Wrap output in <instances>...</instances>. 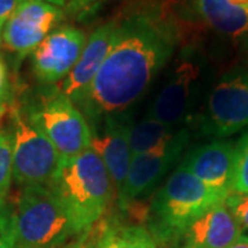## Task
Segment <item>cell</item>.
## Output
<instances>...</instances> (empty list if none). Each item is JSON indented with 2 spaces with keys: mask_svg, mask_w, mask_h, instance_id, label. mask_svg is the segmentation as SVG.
<instances>
[{
  "mask_svg": "<svg viewBox=\"0 0 248 248\" xmlns=\"http://www.w3.org/2000/svg\"><path fill=\"white\" fill-rule=\"evenodd\" d=\"M177 32L166 19L140 13L119 22L115 42L79 105L93 123L123 113L149 89L175 50Z\"/></svg>",
  "mask_w": 248,
  "mask_h": 248,
  "instance_id": "obj_1",
  "label": "cell"
},
{
  "mask_svg": "<svg viewBox=\"0 0 248 248\" xmlns=\"http://www.w3.org/2000/svg\"><path fill=\"white\" fill-rule=\"evenodd\" d=\"M112 178L93 148L63 160L53 187L68 207L80 233L95 228L112 197Z\"/></svg>",
  "mask_w": 248,
  "mask_h": 248,
  "instance_id": "obj_2",
  "label": "cell"
},
{
  "mask_svg": "<svg viewBox=\"0 0 248 248\" xmlns=\"http://www.w3.org/2000/svg\"><path fill=\"white\" fill-rule=\"evenodd\" d=\"M16 225L17 248H57L84 234L53 185L22 186Z\"/></svg>",
  "mask_w": 248,
  "mask_h": 248,
  "instance_id": "obj_3",
  "label": "cell"
},
{
  "mask_svg": "<svg viewBox=\"0 0 248 248\" xmlns=\"http://www.w3.org/2000/svg\"><path fill=\"white\" fill-rule=\"evenodd\" d=\"M225 197L204 185L182 164L156 193L151 205V225L155 236L174 241L200 215Z\"/></svg>",
  "mask_w": 248,
  "mask_h": 248,
  "instance_id": "obj_4",
  "label": "cell"
},
{
  "mask_svg": "<svg viewBox=\"0 0 248 248\" xmlns=\"http://www.w3.org/2000/svg\"><path fill=\"white\" fill-rule=\"evenodd\" d=\"M21 108L63 160L73 159L91 148L93 133L86 117L58 87L36 91Z\"/></svg>",
  "mask_w": 248,
  "mask_h": 248,
  "instance_id": "obj_5",
  "label": "cell"
},
{
  "mask_svg": "<svg viewBox=\"0 0 248 248\" xmlns=\"http://www.w3.org/2000/svg\"><path fill=\"white\" fill-rule=\"evenodd\" d=\"M14 181L18 185H53L63 159L32 123L21 105H10Z\"/></svg>",
  "mask_w": 248,
  "mask_h": 248,
  "instance_id": "obj_6",
  "label": "cell"
},
{
  "mask_svg": "<svg viewBox=\"0 0 248 248\" xmlns=\"http://www.w3.org/2000/svg\"><path fill=\"white\" fill-rule=\"evenodd\" d=\"M248 127V71L223 76L207 98L200 128L208 137H229Z\"/></svg>",
  "mask_w": 248,
  "mask_h": 248,
  "instance_id": "obj_7",
  "label": "cell"
},
{
  "mask_svg": "<svg viewBox=\"0 0 248 248\" xmlns=\"http://www.w3.org/2000/svg\"><path fill=\"white\" fill-rule=\"evenodd\" d=\"M63 11L47 0H24L3 28L1 43L17 62L33 54L63 18Z\"/></svg>",
  "mask_w": 248,
  "mask_h": 248,
  "instance_id": "obj_8",
  "label": "cell"
},
{
  "mask_svg": "<svg viewBox=\"0 0 248 248\" xmlns=\"http://www.w3.org/2000/svg\"><path fill=\"white\" fill-rule=\"evenodd\" d=\"M187 141V130L179 128L167 143L133 157L125 182L117 193L119 204L127 207L134 200L149 193L182 156Z\"/></svg>",
  "mask_w": 248,
  "mask_h": 248,
  "instance_id": "obj_9",
  "label": "cell"
},
{
  "mask_svg": "<svg viewBox=\"0 0 248 248\" xmlns=\"http://www.w3.org/2000/svg\"><path fill=\"white\" fill-rule=\"evenodd\" d=\"M87 43L84 32L72 25L54 29L32 54L36 78L45 84L63 80L79 61Z\"/></svg>",
  "mask_w": 248,
  "mask_h": 248,
  "instance_id": "obj_10",
  "label": "cell"
},
{
  "mask_svg": "<svg viewBox=\"0 0 248 248\" xmlns=\"http://www.w3.org/2000/svg\"><path fill=\"white\" fill-rule=\"evenodd\" d=\"M99 133H93L91 148L102 159L117 193L122 190L133 161L130 148V131L133 127L131 116L127 112L109 115L102 119Z\"/></svg>",
  "mask_w": 248,
  "mask_h": 248,
  "instance_id": "obj_11",
  "label": "cell"
},
{
  "mask_svg": "<svg viewBox=\"0 0 248 248\" xmlns=\"http://www.w3.org/2000/svg\"><path fill=\"white\" fill-rule=\"evenodd\" d=\"M236 157V145L218 140L195 148L186 155L181 164L204 185L226 199L232 193Z\"/></svg>",
  "mask_w": 248,
  "mask_h": 248,
  "instance_id": "obj_12",
  "label": "cell"
},
{
  "mask_svg": "<svg viewBox=\"0 0 248 248\" xmlns=\"http://www.w3.org/2000/svg\"><path fill=\"white\" fill-rule=\"evenodd\" d=\"M199 80V66L190 60L178 62L166 84L155 97L146 116L177 127L184 123Z\"/></svg>",
  "mask_w": 248,
  "mask_h": 248,
  "instance_id": "obj_13",
  "label": "cell"
},
{
  "mask_svg": "<svg viewBox=\"0 0 248 248\" xmlns=\"http://www.w3.org/2000/svg\"><path fill=\"white\" fill-rule=\"evenodd\" d=\"M243 237V229L225 202L196 218L174 239V248H229Z\"/></svg>",
  "mask_w": 248,
  "mask_h": 248,
  "instance_id": "obj_14",
  "label": "cell"
},
{
  "mask_svg": "<svg viewBox=\"0 0 248 248\" xmlns=\"http://www.w3.org/2000/svg\"><path fill=\"white\" fill-rule=\"evenodd\" d=\"M119 22L110 21L98 27L87 39L86 47L71 73L62 80L58 89L75 104H79L101 69L115 42Z\"/></svg>",
  "mask_w": 248,
  "mask_h": 248,
  "instance_id": "obj_15",
  "label": "cell"
},
{
  "mask_svg": "<svg viewBox=\"0 0 248 248\" xmlns=\"http://www.w3.org/2000/svg\"><path fill=\"white\" fill-rule=\"evenodd\" d=\"M199 16L219 33L243 37L248 35V9L229 0H196Z\"/></svg>",
  "mask_w": 248,
  "mask_h": 248,
  "instance_id": "obj_16",
  "label": "cell"
},
{
  "mask_svg": "<svg viewBox=\"0 0 248 248\" xmlns=\"http://www.w3.org/2000/svg\"><path fill=\"white\" fill-rule=\"evenodd\" d=\"M177 133V127L161 123L149 116L138 123H133L130 131V148L133 157L167 143Z\"/></svg>",
  "mask_w": 248,
  "mask_h": 248,
  "instance_id": "obj_17",
  "label": "cell"
},
{
  "mask_svg": "<svg viewBox=\"0 0 248 248\" xmlns=\"http://www.w3.org/2000/svg\"><path fill=\"white\" fill-rule=\"evenodd\" d=\"M97 248H156V243L141 226H113L102 231Z\"/></svg>",
  "mask_w": 248,
  "mask_h": 248,
  "instance_id": "obj_18",
  "label": "cell"
},
{
  "mask_svg": "<svg viewBox=\"0 0 248 248\" xmlns=\"http://www.w3.org/2000/svg\"><path fill=\"white\" fill-rule=\"evenodd\" d=\"M14 179L13 135L10 130L0 128V199L6 197Z\"/></svg>",
  "mask_w": 248,
  "mask_h": 248,
  "instance_id": "obj_19",
  "label": "cell"
},
{
  "mask_svg": "<svg viewBox=\"0 0 248 248\" xmlns=\"http://www.w3.org/2000/svg\"><path fill=\"white\" fill-rule=\"evenodd\" d=\"M0 248H17V225L16 207L0 199Z\"/></svg>",
  "mask_w": 248,
  "mask_h": 248,
  "instance_id": "obj_20",
  "label": "cell"
},
{
  "mask_svg": "<svg viewBox=\"0 0 248 248\" xmlns=\"http://www.w3.org/2000/svg\"><path fill=\"white\" fill-rule=\"evenodd\" d=\"M236 151L237 157L232 193L248 195V133L241 137L239 143L236 145Z\"/></svg>",
  "mask_w": 248,
  "mask_h": 248,
  "instance_id": "obj_21",
  "label": "cell"
},
{
  "mask_svg": "<svg viewBox=\"0 0 248 248\" xmlns=\"http://www.w3.org/2000/svg\"><path fill=\"white\" fill-rule=\"evenodd\" d=\"M51 4L60 7L63 14H68L76 19H87L97 13L102 3L107 0H47Z\"/></svg>",
  "mask_w": 248,
  "mask_h": 248,
  "instance_id": "obj_22",
  "label": "cell"
},
{
  "mask_svg": "<svg viewBox=\"0 0 248 248\" xmlns=\"http://www.w3.org/2000/svg\"><path fill=\"white\" fill-rule=\"evenodd\" d=\"M225 204L236 218L240 228L248 231V195L231 193L225 199Z\"/></svg>",
  "mask_w": 248,
  "mask_h": 248,
  "instance_id": "obj_23",
  "label": "cell"
},
{
  "mask_svg": "<svg viewBox=\"0 0 248 248\" xmlns=\"http://www.w3.org/2000/svg\"><path fill=\"white\" fill-rule=\"evenodd\" d=\"M101 233H102V231H98L97 233V229L94 228V229H91L87 233H84V234L73 239L69 243H66V244L57 248H97L98 240H99Z\"/></svg>",
  "mask_w": 248,
  "mask_h": 248,
  "instance_id": "obj_24",
  "label": "cell"
},
{
  "mask_svg": "<svg viewBox=\"0 0 248 248\" xmlns=\"http://www.w3.org/2000/svg\"><path fill=\"white\" fill-rule=\"evenodd\" d=\"M24 0H0V27L4 28L7 19Z\"/></svg>",
  "mask_w": 248,
  "mask_h": 248,
  "instance_id": "obj_25",
  "label": "cell"
},
{
  "mask_svg": "<svg viewBox=\"0 0 248 248\" xmlns=\"http://www.w3.org/2000/svg\"><path fill=\"white\" fill-rule=\"evenodd\" d=\"M9 99V68L0 55V101Z\"/></svg>",
  "mask_w": 248,
  "mask_h": 248,
  "instance_id": "obj_26",
  "label": "cell"
},
{
  "mask_svg": "<svg viewBox=\"0 0 248 248\" xmlns=\"http://www.w3.org/2000/svg\"><path fill=\"white\" fill-rule=\"evenodd\" d=\"M10 105H9V99H3L0 101V122L4 119V116L9 113Z\"/></svg>",
  "mask_w": 248,
  "mask_h": 248,
  "instance_id": "obj_27",
  "label": "cell"
},
{
  "mask_svg": "<svg viewBox=\"0 0 248 248\" xmlns=\"http://www.w3.org/2000/svg\"><path fill=\"white\" fill-rule=\"evenodd\" d=\"M229 248H248V236H243Z\"/></svg>",
  "mask_w": 248,
  "mask_h": 248,
  "instance_id": "obj_28",
  "label": "cell"
},
{
  "mask_svg": "<svg viewBox=\"0 0 248 248\" xmlns=\"http://www.w3.org/2000/svg\"><path fill=\"white\" fill-rule=\"evenodd\" d=\"M232 4L234 6H239V7H244V9H248V0H229Z\"/></svg>",
  "mask_w": 248,
  "mask_h": 248,
  "instance_id": "obj_29",
  "label": "cell"
},
{
  "mask_svg": "<svg viewBox=\"0 0 248 248\" xmlns=\"http://www.w3.org/2000/svg\"><path fill=\"white\" fill-rule=\"evenodd\" d=\"M1 33H3V27H0V43H1Z\"/></svg>",
  "mask_w": 248,
  "mask_h": 248,
  "instance_id": "obj_30",
  "label": "cell"
}]
</instances>
